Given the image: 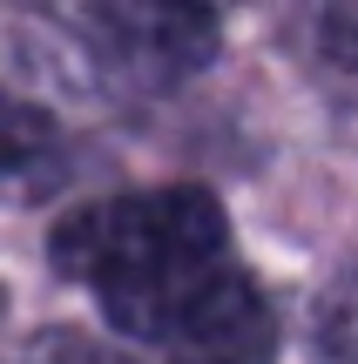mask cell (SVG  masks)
Masks as SVG:
<instances>
[{
	"label": "cell",
	"instance_id": "obj_6",
	"mask_svg": "<svg viewBox=\"0 0 358 364\" xmlns=\"http://www.w3.org/2000/svg\"><path fill=\"white\" fill-rule=\"evenodd\" d=\"M318 48L338 68H358V0H325L318 7Z\"/></svg>",
	"mask_w": 358,
	"mask_h": 364
},
{
	"label": "cell",
	"instance_id": "obj_5",
	"mask_svg": "<svg viewBox=\"0 0 358 364\" xmlns=\"http://www.w3.org/2000/svg\"><path fill=\"white\" fill-rule=\"evenodd\" d=\"M21 364H169V358H129V351H115V344L88 338V331L61 324V331H41Z\"/></svg>",
	"mask_w": 358,
	"mask_h": 364
},
{
	"label": "cell",
	"instance_id": "obj_3",
	"mask_svg": "<svg viewBox=\"0 0 358 364\" xmlns=\"http://www.w3.org/2000/svg\"><path fill=\"white\" fill-rule=\"evenodd\" d=\"M61 176V135L41 108L0 88V196H41Z\"/></svg>",
	"mask_w": 358,
	"mask_h": 364
},
{
	"label": "cell",
	"instance_id": "obj_4",
	"mask_svg": "<svg viewBox=\"0 0 358 364\" xmlns=\"http://www.w3.org/2000/svg\"><path fill=\"white\" fill-rule=\"evenodd\" d=\"M311 344L325 364H358V257L332 270V284L311 304Z\"/></svg>",
	"mask_w": 358,
	"mask_h": 364
},
{
	"label": "cell",
	"instance_id": "obj_2",
	"mask_svg": "<svg viewBox=\"0 0 358 364\" xmlns=\"http://www.w3.org/2000/svg\"><path fill=\"white\" fill-rule=\"evenodd\" d=\"M95 41L115 68H135L142 81H176L210 61L216 27L210 14L162 7V0H108V7H95Z\"/></svg>",
	"mask_w": 358,
	"mask_h": 364
},
{
	"label": "cell",
	"instance_id": "obj_7",
	"mask_svg": "<svg viewBox=\"0 0 358 364\" xmlns=\"http://www.w3.org/2000/svg\"><path fill=\"white\" fill-rule=\"evenodd\" d=\"M162 7H189V14H216V0H162Z\"/></svg>",
	"mask_w": 358,
	"mask_h": 364
},
{
	"label": "cell",
	"instance_id": "obj_1",
	"mask_svg": "<svg viewBox=\"0 0 358 364\" xmlns=\"http://www.w3.org/2000/svg\"><path fill=\"white\" fill-rule=\"evenodd\" d=\"M48 257L122 338L169 364H270L278 317L230 250L223 203L196 182L129 189L54 223Z\"/></svg>",
	"mask_w": 358,
	"mask_h": 364
}]
</instances>
